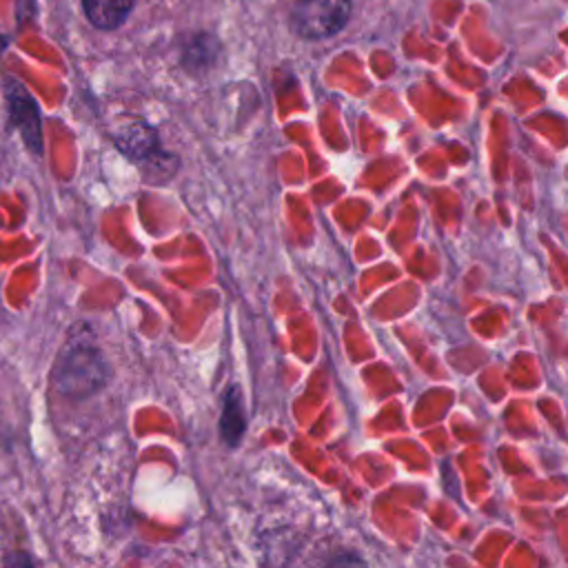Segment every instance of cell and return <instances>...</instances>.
Segmentation results:
<instances>
[{
    "label": "cell",
    "mask_w": 568,
    "mask_h": 568,
    "mask_svg": "<svg viewBox=\"0 0 568 568\" xmlns=\"http://www.w3.org/2000/svg\"><path fill=\"white\" fill-rule=\"evenodd\" d=\"M109 379V366L100 348L89 339H73L60 353L53 368V386L67 397H87Z\"/></svg>",
    "instance_id": "6da1fadb"
},
{
    "label": "cell",
    "mask_w": 568,
    "mask_h": 568,
    "mask_svg": "<svg viewBox=\"0 0 568 568\" xmlns=\"http://www.w3.org/2000/svg\"><path fill=\"white\" fill-rule=\"evenodd\" d=\"M246 428V413L240 390L233 386L224 397V410L220 417V433L229 446H235Z\"/></svg>",
    "instance_id": "8992f818"
},
{
    "label": "cell",
    "mask_w": 568,
    "mask_h": 568,
    "mask_svg": "<svg viewBox=\"0 0 568 568\" xmlns=\"http://www.w3.org/2000/svg\"><path fill=\"white\" fill-rule=\"evenodd\" d=\"M135 0H82L87 20L100 31H113L124 24Z\"/></svg>",
    "instance_id": "5b68a950"
},
{
    "label": "cell",
    "mask_w": 568,
    "mask_h": 568,
    "mask_svg": "<svg viewBox=\"0 0 568 568\" xmlns=\"http://www.w3.org/2000/svg\"><path fill=\"white\" fill-rule=\"evenodd\" d=\"M115 146L133 162L138 164H151L155 169H160L162 162L166 164H175L173 155L162 151L158 131L146 124V122H131V124H122L120 131L113 135Z\"/></svg>",
    "instance_id": "277c9868"
},
{
    "label": "cell",
    "mask_w": 568,
    "mask_h": 568,
    "mask_svg": "<svg viewBox=\"0 0 568 568\" xmlns=\"http://www.w3.org/2000/svg\"><path fill=\"white\" fill-rule=\"evenodd\" d=\"M353 13V0H295L291 27L304 40H324L342 31Z\"/></svg>",
    "instance_id": "7a4b0ae2"
},
{
    "label": "cell",
    "mask_w": 568,
    "mask_h": 568,
    "mask_svg": "<svg viewBox=\"0 0 568 568\" xmlns=\"http://www.w3.org/2000/svg\"><path fill=\"white\" fill-rule=\"evenodd\" d=\"M4 100H7V113L9 124L20 131L27 149L36 155L42 153V120L36 98L29 93V89L13 75L4 78Z\"/></svg>",
    "instance_id": "3957f363"
}]
</instances>
